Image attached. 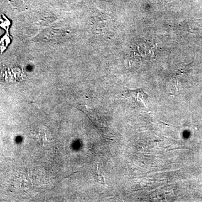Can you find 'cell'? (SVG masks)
<instances>
[{
	"label": "cell",
	"mask_w": 202,
	"mask_h": 202,
	"mask_svg": "<svg viewBox=\"0 0 202 202\" xmlns=\"http://www.w3.org/2000/svg\"><path fill=\"white\" fill-rule=\"evenodd\" d=\"M129 93L133 98L136 99V101L140 102L141 104H143L145 106H146V102L148 101V96L146 93L141 89H138L136 90H129Z\"/></svg>",
	"instance_id": "cell-1"
}]
</instances>
